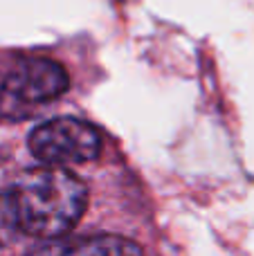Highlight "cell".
<instances>
[{
  "mask_svg": "<svg viewBox=\"0 0 254 256\" xmlns=\"http://www.w3.org/2000/svg\"><path fill=\"white\" fill-rule=\"evenodd\" d=\"M20 232L54 240L66 236L88 204L86 184L66 168L50 164L20 173L12 191Z\"/></svg>",
  "mask_w": 254,
  "mask_h": 256,
  "instance_id": "1",
  "label": "cell"
},
{
  "mask_svg": "<svg viewBox=\"0 0 254 256\" xmlns=\"http://www.w3.org/2000/svg\"><path fill=\"white\" fill-rule=\"evenodd\" d=\"M70 88V76L61 63L50 58H25L0 86V112L27 117L43 104L58 99Z\"/></svg>",
  "mask_w": 254,
  "mask_h": 256,
  "instance_id": "2",
  "label": "cell"
},
{
  "mask_svg": "<svg viewBox=\"0 0 254 256\" xmlns=\"http://www.w3.org/2000/svg\"><path fill=\"white\" fill-rule=\"evenodd\" d=\"M30 153L43 164L92 162L102 153V135L92 124L74 117H56L30 132Z\"/></svg>",
  "mask_w": 254,
  "mask_h": 256,
  "instance_id": "3",
  "label": "cell"
},
{
  "mask_svg": "<svg viewBox=\"0 0 254 256\" xmlns=\"http://www.w3.org/2000/svg\"><path fill=\"white\" fill-rule=\"evenodd\" d=\"M50 252H68V254H128L135 252L140 254L142 248L138 243H130L120 236H97V238H86L81 243H68V245H50Z\"/></svg>",
  "mask_w": 254,
  "mask_h": 256,
  "instance_id": "4",
  "label": "cell"
},
{
  "mask_svg": "<svg viewBox=\"0 0 254 256\" xmlns=\"http://www.w3.org/2000/svg\"><path fill=\"white\" fill-rule=\"evenodd\" d=\"M18 232H20V222H18L12 194H0V248L14 243Z\"/></svg>",
  "mask_w": 254,
  "mask_h": 256,
  "instance_id": "5",
  "label": "cell"
}]
</instances>
